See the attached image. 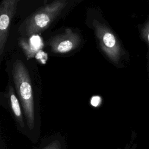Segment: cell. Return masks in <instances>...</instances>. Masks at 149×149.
Instances as JSON below:
<instances>
[{"instance_id":"7a4b0ae2","label":"cell","mask_w":149,"mask_h":149,"mask_svg":"<svg viewBox=\"0 0 149 149\" xmlns=\"http://www.w3.org/2000/svg\"><path fill=\"white\" fill-rule=\"evenodd\" d=\"M68 3L57 0L41 7L24 21L20 27L22 33L30 36L43 31L61 15Z\"/></svg>"},{"instance_id":"ba28073f","label":"cell","mask_w":149,"mask_h":149,"mask_svg":"<svg viewBox=\"0 0 149 149\" xmlns=\"http://www.w3.org/2000/svg\"><path fill=\"white\" fill-rule=\"evenodd\" d=\"M141 34L143 39L146 42L149 53V19L143 25L141 31Z\"/></svg>"},{"instance_id":"3957f363","label":"cell","mask_w":149,"mask_h":149,"mask_svg":"<svg viewBox=\"0 0 149 149\" xmlns=\"http://www.w3.org/2000/svg\"><path fill=\"white\" fill-rule=\"evenodd\" d=\"M92 24L100 49L108 60L119 65L125 52L116 34L106 24L100 20L95 19Z\"/></svg>"},{"instance_id":"5b68a950","label":"cell","mask_w":149,"mask_h":149,"mask_svg":"<svg viewBox=\"0 0 149 149\" xmlns=\"http://www.w3.org/2000/svg\"><path fill=\"white\" fill-rule=\"evenodd\" d=\"M17 0H3L0 5V56L2 58L9 36L11 20L17 8Z\"/></svg>"},{"instance_id":"8992f818","label":"cell","mask_w":149,"mask_h":149,"mask_svg":"<svg viewBox=\"0 0 149 149\" xmlns=\"http://www.w3.org/2000/svg\"><path fill=\"white\" fill-rule=\"evenodd\" d=\"M6 95L9 107L15 116V119L17 122L19 130L24 134L27 136V128L23 117L24 115L20 105V102L15 94L13 87L11 85L8 86Z\"/></svg>"},{"instance_id":"9c48e42d","label":"cell","mask_w":149,"mask_h":149,"mask_svg":"<svg viewBox=\"0 0 149 149\" xmlns=\"http://www.w3.org/2000/svg\"><path fill=\"white\" fill-rule=\"evenodd\" d=\"M0 149H6V147L5 146V144L3 142V141L2 140V139H1V144H0Z\"/></svg>"},{"instance_id":"277c9868","label":"cell","mask_w":149,"mask_h":149,"mask_svg":"<svg viewBox=\"0 0 149 149\" xmlns=\"http://www.w3.org/2000/svg\"><path fill=\"white\" fill-rule=\"evenodd\" d=\"M81 43V37L79 33L70 29H67L65 32L58 34L50 38L46 42L55 54H64L76 49Z\"/></svg>"},{"instance_id":"6da1fadb","label":"cell","mask_w":149,"mask_h":149,"mask_svg":"<svg viewBox=\"0 0 149 149\" xmlns=\"http://www.w3.org/2000/svg\"><path fill=\"white\" fill-rule=\"evenodd\" d=\"M12 73L16 94L23 111L27 136L32 143H36L38 140L40 133L36 119L33 92L28 70L20 60H16L13 63Z\"/></svg>"},{"instance_id":"52a82bcc","label":"cell","mask_w":149,"mask_h":149,"mask_svg":"<svg viewBox=\"0 0 149 149\" xmlns=\"http://www.w3.org/2000/svg\"><path fill=\"white\" fill-rule=\"evenodd\" d=\"M34 149H67L63 137L54 136L44 139Z\"/></svg>"}]
</instances>
